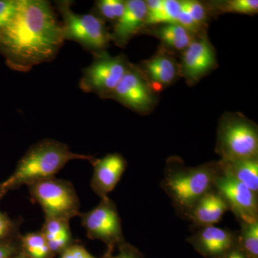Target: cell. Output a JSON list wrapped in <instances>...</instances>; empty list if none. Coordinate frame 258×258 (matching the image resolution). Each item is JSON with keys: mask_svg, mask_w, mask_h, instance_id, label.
Segmentation results:
<instances>
[{"mask_svg": "<svg viewBox=\"0 0 258 258\" xmlns=\"http://www.w3.org/2000/svg\"><path fill=\"white\" fill-rule=\"evenodd\" d=\"M73 242H74V240H73L71 231L62 234L52 240L47 241L49 248L54 254L62 253L64 249H67L69 246L74 244Z\"/></svg>", "mask_w": 258, "mask_h": 258, "instance_id": "cell-28", "label": "cell"}, {"mask_svg": "<svg viewBox=\"0 0 258 258\" xmlns=\"http://www.w3.org/2000/svg\"><path fill=\"white\" fill-rule=\"evenodd\" d=\"M187 242L203 257L222 258L238 246V232L216 225L198 227Z\"/></svg>", "mask_w": 258, "mask_h": 258, "instance_id": "cell-11", "label": "cell"}, {"mask_svg": "<svg viewBox=\"0 0 258 258\" xmlns=\"http://www.w3.org/2000/svg\"><path fill=\"white\" fill-rule=\"evenodd\" d=\"M128 61L123 55L111 56L106 51L94 54V59L83 69L80 88L108 98L128 71Z\"/></svg>", "mask_w": 258, "mask_h": 258, "instance_id": "cell-7", "label": "cell"}, {"mask_svg": "<svg viewBox=\"0 0 258 258\" xmlns=\"http://www.w3.org/2000/svg\"><path fill=\"white\" fill-rule=\"evenodd\" d=\"M20 251V238L0 242V258L13 257Z\"/></svg>", "mask_w": 258, "mask_h": 258, "instance_id": "cell-30", "label": "cell"}, {"mask_svg": "<svg viewBox=\"0 0 258 258\" xmlns=\"http://www.w3.org/2000/svg\"><path fill=\"white\" fill-rule=\"evenodd\" d=\"M28 187L32 200L40 205L45 217L70 221L81 215L79 198L71 181L53 177Z\"/></svg>", "mask_w": 258, "mask_h": 258, "instance_id": "cell-6", "label": "cell"}, {"mask_svg": "<svg viewBox=\"0 0 258 258\" xmlns=\"http://www.w3.org/2000/svg\"><path fill=\"white\" fill-rule=\"evenodd\" d=\"M181 11V7L180 1L163 0V5L161 9L156 14L147 18L146 25L176 23Z\"/></svg>", "mask_w": 258, "mask_h": 258, "instance_id": "cell-21", "label": "cell"}, {"mask_svg": "<svg viewBox=\"0 0 258 258\" xmlns=\"http://www.w3.org/2000/svg\"><path fill=\"white\" fill-rule=\"evenodd\" d=\"M222 172L258 194V159L217 161Z\"/></svg>", "mask_w": 258, "mask_h": 258, "instance_id": "cell-17", "label": "cell"}, {"mask_svg": "<svg viewBox=\"0 0 258 258\" xmlns=\"http://www.w3.org/2000/svg\"><path fill=\"white\" fill-rule=\"evenodd\" d=\"M8 192V190L5 189L4 186H3V183H1V184H0V200L4 198L5 195Z\"/></svg>", "mask_w": 258, "mask_h": 258, "instance_id": "cell-34", "label": "cell"}, {"mask_svg": "<svg viewBox=\"0 0 258 258\" xmlns=\"http://www.w3.org/2000/svg\"><path fill=\"white\" fill-rule=\"evenodd\" d=\"M227 211L229 208L225 200L214 188L195 204L186 220L197 227L215 225Z\"/></svg>", "mask_w": 258, "mask_h": 258, "instance_id": "cell-16", "label": "cell"}, {"mask_svg": "<svg viewBox=\"0 0 258 258\" xmlns=\"http://www.w3.org/2000/svg\"><path fill=\"white\" fill-rule=\"evenodd\" d=\"M40 232L47 241L52 240L66 232H71L70 221L45 217Z\"/></svg>", "mask_w": 258, "mask_h": 258, "instance_id": "cell-24", "label": "cell"}, {"mask_svg": "<svg viewBox=\"0 0 258 258\" xmlns=\"http://www.w3.org/2000/svg\"><path fill=\"white\" fill-rule=\"evenodd\" d=\"M180 3L181 10L186 12L199 26L203 28L208 20V10L203 3L194 0L180 1Z\"/></svg>", "mask_w": 258, "mask_h": 258, "instance_id": "cell-25", "label": "cell"}, {"mask_svg": "<svg viewBox=\"0 0 258 258\" xmlns=\"http://www.w3.org/2000/svg\"><path fill=\"white\" fill-rule=\"evenodd\" d=\"M60 258H96L81 244H72L61 253Z\"/></svg>", "mask_w": 258, "mask_h": 258, "instance_id": "cell-29", "label": "cell"}, {"mask_svg": "<svg viewBox=\"0 0 258 258\" xmlns=\"http://www.w3.org/2000/svg\"><path fill=\"white\" fill-rule=\"evenodd\" d=\"M11 258H31V257H28V255H26V254L23 253V252H22L21 251H20V252H19V253L15 254V256H13V257H11Z\"/></svg>", "mask_w": 258, "mask_h": 258, "instance_id": "cell-35", "label": "cell"}, {"mask_svg": "<svg viewBox=\"0 0 258 258\" xmlns=\"http://www.w3.org/2000/svg\"><path fill=\"white\" fill-rule=\"evenodd\" d=\"M81 225L91 240H101L108 247L110 255L115 246L125 242L118 209L108 197L89 212L81 213Z\"/></svg>", "mask_w": 258, "mask_h": 258, "instance_id": "cell-8", "label": "cell"}, {"mask_svg": "<svg viewBox=\"0 0 258 258\" xmlns=\"http://www.w3.org/2000/svg\"><path fill=\"white\" fill-rule=\"evenodd\" d=\"M215 189L225 200L237 222L258 220V194L222 172L221 169L215 180Z\"/></svg>", "mask_w": 258, "mask_h": 258, "instance_id": "cell-10", "label": "cell"}, {"mask_svg": "<svg viewBox=\"0 0 258 258\" xmlns=\"http://www.w3.org/2000/svg\"><path fill=\"white\" fill-rule=\"evenodd\" d=\"M220 173L217 161L191 167L185 165L181 158L171 157L166 161L161 187L176 212L186 220L195 204L215 188Z\"/></svg>", "mask_w": 258, "mask_h": 258, "instance_id": "cell-2", "label": "cell"}, {"mask_svg": "<svg viewBox=\"0 0 258 258\" xmlns=\"http://www.w3.org/2000/svg\"><path fill=\"white\" fill-rule=\"evenodd\" d=\"M138 69L154 92L174 83L180 72V67L175 59L164 52L144 61Z\"/></svg>", "mask_w": 258, "mask_h": 258, "instance_id": "cell-15", "label": "cell"}, {"mask_svg": "<svg viewBox=\"0 0 258 258\" xmlns=\"http://www.w3.org/2000/svg\"><path fill=\"white\" fill-rule=\"evenodd\" d=\"M238 246L249 258H258V220L239 222Z\"/></svg>", "mask_w": 258, "mask_h": 258, "instance_id": "cell-20", "label": "cell"}, {"mask_svg": "<svg viewBox=\"0 0 258 258\" xmlns=\"http://www.w3.org/2000/svg\"><path fill=\"white\" fill-rule=\"evenodd\" d=\"M55 8L62 17L64 40L78 42L94 54L106 51L111 41L105 21L94 13L79 14L72 10L73 2L56 1Z\"/></svg>", "mask_w": 258, "mask_h": 258, "instance_id": "cell-5", "label": "cell"}, {"mask_svg": "<svg viewBox=\"0 0 258 258\" xmlns=\"http://www.w3.org/2000/svg\"><path fill=\"white\" fill-rule=\"evenodd\" d=\"M155 30L156 36L166 46L176 50H183L189 46L195 35L177 23L164 24Z\"/></svg>", "mask_w": 258, "mask_h": 258, "instance_id": "cell-18", "label": "cell"}, {"mask_svg": "<svg viewBox=\"0 0 258 258\" xmlns=\"http://www.w3.org/2000/svg\"><path fill=\"white\" fill-rule=\"evenodd\" d=\"M212 9L222 13H239L243 15H255L258 12L257 0H227L215 2Z\"/></svg>", "mask_w": 258, "mask_h": 258, "instance_id": "cell-22", "label": "cell"}, {"mask_svg": "<svg viewBox=\"0 0 258 258\" xmlns=\"http://www.w3.org/2000/svg\"><path fill=\"white\" fill-rule=\"evenodd\" d=\"M92 156L78 154L67 144L46 139L33 144L17 164L14 172L3 182L8 191L55 177L70 161H91Z\"/></svg>", "mask_w": 258, "mask_h": 258, "instance_id": "cell-3", "label": "cell"}, {"mask_svg": "<svg viewBox=\"0 0 258 258\" xmlns=\"http://www.w3.org/2000/svg\"><path fill=\"white\" fill-rule=\"evenodd\" d=\"M216 64L215 49L208 39L195 37L183 52L180 72L189 83H194L215 69Z\"/></svg>", "mask_w": 258, "mask_h": 258, "instance_id": "cell-12", "label": "cell"}, {"mask_svg": "<svg viewBox=\"0 0 258 258\" xmlns=\"http://www.w3.org/2000/svg\"><path fill=\"white\" fill-rule=\"evenodd\" d=\"M64 41L62 23L50 2L21 0L16 16L0 30V54L18 72L55 58Z\"/></svg>", "mask_w": 258, "mask_h": 258, "instance_id": "cell-1", "label": "cell"}, {"mask_svg": "<svg viewBox=\"0 0 258 258\" xmlns=\"http://www.w3.org/2000/svg\"><path fill=\"white\" fill-rule=\"evenodd\" d=\"M93 173L91 187L100 198H106L115 189L126 169L127 162L118 153L109 154L101 159L90 161Z\"/></svg>", "mask_w": 258, "mask_h": 258, "instance_id": "cell-13", "label": "cell"}, {"mask_svg": "<svg viewBox=\"0 0 258 258\" xmlns=\"http://www.w3.org/2000/svg\"><path fill=\"white\" fill-rule=\"evenodd\" d=\"M20 249L23 253L31 258H52L47 240L40 231L29 232L20 237Z\"/></svg>", "mask_w": 258, "mask_h": 258, "instance_id": "cell-19", "label": "cell"}, {"mask_svg": "<svg viewBox=\"0 0 258 258\" xmlns=\"http://www.w3.org/2000/svg\"><path fill=\"white\" fill-rule=\"evenodd\" d=\"M119 252L115 256L108 255L106 258H143L142 253L128 242H124L118 246Z\"/></svg>", "mask_w": 258, "mask_h": 258, "instance_id": "cell-31", "label": "cell"}, {"mask_svg": "<svg viewBox=\"0 0 258 258\" xmlns=\"http://www.w3.org/2000/svg\"><path fill=\"white\" fill-rule=\"evenodd\" d=\"M125 8V1L123 0H100L95 4L94 14L103 21L108 20L115 23L123 14Z\"/></svg>", "mask_w": 258, "mask_h": 258, "instance_id": "cell-23", "label": "cell"}, {"mask_svg": "<svg viewBox=\"0 0 258 258\" xmlns=\"http://www.w3.org/2000/svg\"><path fill=\"white\" fill-rule=\"evenodd\" d=\"M21 0H0V30L6 28L16 16Z\"/></svg>", "mask_w": 258, "mask_h": 258, "instance_id": "cell-27", "label": "cell"}, {"mask_svg": "<svg viewBox=\"0 0 258 258\" xmlns=\"http://www.w3.org/2000/svg\"><path fill=\"white\" fill-rule=\"evenodd\" d=\"M215 151L226 161L258 159V128L240 113H226L217 128Z\"/></svg>", "mask_w": 258, "mask_h": 258, "instance_id": "cell-4", "label": "cell"}, {"mask_svg": "<svg viewBox=\"0 0 258 258\" xmlns=\"http://www.w3.org/2000/svg\"><path fill=\"white\" fill-rule=\"evenodd\" d=\"M108 98L140 113L150 111L156 103L154 91L138 67L130 63L123 79Z\"/></svg>", "mask_w": 258, "mask_h": 258, "instance_id": "cell-9", "label": "cell"}, {"mask_svg": "<svg viewBox=\"0 0 258 258\" xmlns=\"http://www.w3.org/2000/svg\"><path fill=\"white\" fill-rule=\"evenodd\" d=\"M222 258H249L247 254L239 247V246L230 250L225 257Z\"/></svg>", "mask_w": 258, "mask_h": 258, "instance_id": "cell-33", "label": "cell"}, {"mask_svg": "<svg viewBox=\"0 0 258 258\" xmlns=\"http://www.w3.org/2000/svg\"><path fill=\"white\" fill-rule=\"evenodd\" d=\"M20 236L18 222L0 211V242L17 240Z\"/></svg>", "mask_w": 258, "mask_h": 258, "instance_id": "cell-26", "label": "cell"}, {"mask_svg": "<svg viewBox=\"0 0 258 258\" xmlns=\"http://www.w3.org/2000/svg\"><path fill=\"white\" fill-rule=\"evenodd\" d=\"M147 7L143 0L125 1L123 14L115 23L111 39L117 46L125 47L146 26Z\"/></svg>", "mask_w": 258, "mask_h": 258, "instance_id": "cell-14", "label": "cell"}, {"mask_svg": "<svg viewBox=\"0 0 258 258\" xmlns=\"http://www.w3.org/2000/svg\"><path fill=\"white\" fill-rule=\"evenodd\" d=\"M176 23L179 24L183 28L186 29L188 31L192 33L194 35L201 31L202 29H203L194 21L193 19L186 12L182 10H181V13H180L179 17H178Z\"/></svg>", "mask_w": 258, "mask_h": 258, "instance_id": "cell-32", "label": "cell"}]
</instances>
